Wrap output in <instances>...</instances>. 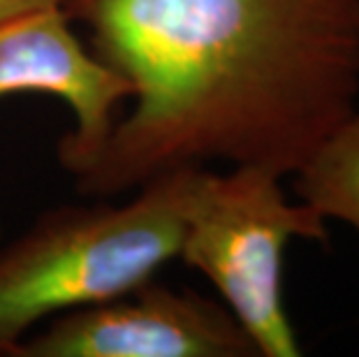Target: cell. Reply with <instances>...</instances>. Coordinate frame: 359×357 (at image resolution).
<instances>
[{"label":"cell","instance_id":"6da1fadb","mask_svg":"<svg viewBox=\"0 0 359 357\" xmlns=\"http://www.w3.org/2000/svg\"><path fill=\"white\" fill-rule=\"evenodd\" d=\"M130 83V112L79 174L116 197L223 161L285 177L357 109L359 0H67Z\"/></svg>","mask_w":359,"mask_h":357},{"label":"cell","instance_id":"5b68a950","mask_svg":"<svg viewBox=\"0 0 359 357\" xmlns=\"http://www.w3.org/2000/svg\"><path fill=\"white\" fill-rule=\"evenodd\" d=\"M14 93H42L65 102L74 128L60 137L56 154L74 177L102 149L133 90L79 40L70 14L53 7L0 21V97Z\"/></svg>","mask_w":359,"mask_h":357},{"label":"cell","instance_id":"277c9868","mask_svg":"<svg viewBox=\"0 0 359 357\" xmlns=\"http://www.w3.org/2000/svg\"><path fill=\"white\" fill-rule=\"evenodd\" d=\"M225 304L154 278L114 299L49 318L7 357H255Z\"/></svg>","mask_w":359,"mask_h":357},{"label":"cell","instance_id":"8992f818","mask_svg":"<svg viewBox=\"0 0 359 357\" xmlns=\"http://www.w3.org/2000/svg\"><path fill=\"white\" fill-rule=\"evenodd\" d=\"M294 191L323 218L359 234V107L294 172Z\"/></svg>","mask_w":359,"mask_h":357},{"label":"cell","instance_id":"52a82bcc","mask_svg":"<svg viewBox=\"0 0 359 357\" xmlns=\"http://www.w3.org/2000/svg\"><path fill=\"white\" fill-rule=\"evenodd\" d=\"M65 5L67 0H0V21L40 10H53V7H63L65 10Z\"/></svg>","mask_w":359,"mask_h":357},{"label":"cell","instance_id":"3957f363","mask_svg":"<svg viewBox=\"0 0 359 357\" xmlns=\"http://www.w3.org/2000/svg\"><path fill=\"white\" fill-rule=\"evenodd\" d=\"M280 174L234 165L218 174L200 167L183 225L179 260L223 297L259 357L302 355L283 299V262L292 239L327 241V218L290 202Z\"/></svg>","mask_w":359,"mask_h":357},{"label":"cell","instance_id":"7a4b0ae2","mask_svg":"<svg viewBox=\"0 0 359 357\" xmlns=\"http://www.w3.org/2000/svg\"><path fill=\"white\" fill-rule=\"evenodd\" d=\"M197 170L163 174L126 204L47 211L0 246V355L42 321L126 295L179 257Z\"/></svg>","mask_w":359,"mask_h":357}]
</instances>
